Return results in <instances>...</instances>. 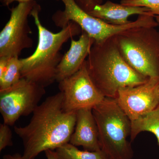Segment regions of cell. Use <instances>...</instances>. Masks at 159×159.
Listing matches in <instances>:
<instances>
[{
	"mask_svg": "<svg viewBox=\"0 0 159 159\" xmlns=\"http://www.w3.org/2000/svg\"><path fill=\"white\" fill-rule=\"evenodd\" d=\"M69 143L89 151L101 150L97 123L91 109L77 111L76 125Z\"/></svg>",
	"mask_w": 159,
	"mask_h": 159,
	"instance_id": "obj_12",
	"label": "cell"
},
{
	"mask_svg": "<svg viewBox=\"0 0 159 159\" xmlns=\"http://www.w3.org/2000/svg\"><path fill=\"white\" fill-rule=\"evenodd\" d=\"M2 159H28L25 157L23 155L19 153H16L14 154H7L4 155Z\"/></svg>",
	"mask_w": 159,
	"mask_h": 159,
	"instance_id": "obj_23",
	"label": "cell"
},
{
	"mask_svg": "<svg viewBox=\"0 0 159 159\" xmlns=\"http://www.w3.org/2000/svg\"><path fill=\"white\" fill-rule=\"evenodd\" d=\"M149 132L156 137L159 146V106L155 109L131 121L130 142H133L139 134Z\"/></svg>",
	"mask_w": 159,
	"mask_h": 159,
	"instance_id": "obj_14",
	"label": "cell"
},
{
	"mask_svg": "<svg viewBox=\"0 0 159 159\" xmlns=\"http://www.w3.org/2000/svg\"><path fill=\"white\" fill-rule=\"evenodd\" d=\"M21 68L19 57L9 58L6 70L2 77H0V90L11 87L21 79Z\"/></svg>",
	"mask_w": 159,
	"mask_h": 159,
	"instance_id": "obj_16",
	"label": "cell"
},
{
	"mask_svg": "<svg viewBox=\"0 0 159 159\" xmlns=\"http://www.w3.org/2000/svg\"><path fill=\"white\" fill-rule=\"evenodd\" d=\"M44 152L47 159H61L54 150H48Z\"/></svg>",
	"mask_w": 159,
	"mask_h": 159,
	"instance_id": "obj_22",
	"label": "cell"
},
{
	"mask_svg": "<svg viewBox=\"0 0 159 159\" xmlns=\"http://www.w3.org/2000/svg\"><path fill=\"white\" fill-rule=\"evenodd\" d=\"M9 58L0 57V77H2L7 68Z\"/></svg>",
	"mask_w": 159,
	"mask_h": 159,
	"instance_id": "obj_20",
	"label": "cell"
},
{
	"mask_svg": "<svg viewBox=\"0 0 159 159\" xmlns=\"http://www.w3.org/2000/svg\"><path fill=\"white\" fill-rule=\"evenodd\" d=\"M56 153L61 159H108L102 150L89 151L80 150L77 146L66 143L56 149Z\"/></svg>",
	"mask_w": 159,
	"mask_h": 159,
	"instance_id": "obj_15",
	"label": "cell"
},
{
	"mask_svg": "<svg viewBox=\"0 0 159 159\" xmlns=\"http://www.w3.org/2000/svg\"><path fill=\"white\" fill-rule=\"evenodd\" d=\"M89 14L111 25H123L131 22L128 19L133 15L154 16L148 8L124 6L107 1L104 4L98 5ZM155 17V16H154Z\"/></svg>",
	"mask_w": 159,
	"mask_h": 159,
	"instance_id": "obj_13",
	"label": "cell"
},
{
	"mask_svg": "<svg viewBox=\"0 0 159 159\" xmlns=\"http://www.w3.org/2000/svg\"><path fill=\"white\" fill-rule=\"evenodd\" d=\"M58 83L63 95V108L68 112L92 109L105 98L91 79L86 61L77 73Z\"/></svg>",
	"mask_w": 159,
	"mask_h": 159,
	"instance_id": "obj_9",
	"label": "cell"
},
{
	"mask_svg": "<svg viewBox=\"0 0 159 159\" xmlns=\"http://www.w3.org/2000/svg\"><path fill=\"white\" fill-rule=\"evenodd\" d=\"M78 6L84 11L89 13L94 7L102 4V0H75Z\"/></svg>",
	"mask_w": 159,
	"mask_h": 159,
	"instance_id": "obj_19",
	"label": "cell"
},
{
	"mask_svg": "<svg viewBox=\"0 0 159 159\" xmlns=\"http://www.w3.org/2000/svg\"><path fill=\"white\" fill-rule=\"evenodd\" d=\"M63 102L61 92L50 96L35 108L28 125L15 126V132L22 141L26 158L34 159L43 152L56 150L70 142L77 112L66 111Z\"/></svg>",
	"mask_w": 159,
	"mask_h": 159,
	"instance_id": "obj_1",
	"label": "cell"
},
{
	"mask_svg": "<svg viewBox=\"0 0 159 159\" xmlns=\"http://www.w3.org/2000/svg\"><path fill=\"white\" fill-rule=\"evenodd\" d=\"M159 79L149 78L145 83L120 89L116 100L132 121L159 106Z\"/></svg>",
	"mask_w": 159,
	"mask_h": 159,
	"instance_id": "obj_10",
	"label": "cell"
},
{
	"mask_svg": "<svg viewBox=\"0 0 159 159\" xmlns=\"http://www.w3.org/2000/svg\"><path fill=\"white\" fill-rule=\"evenodd\" d=\"M45 93V88L25 78L0 90V112L4 123L12 126L21 117L33 113Z\"/></svg>",
	"mask_w": 159,
	"mask_h": 159,
	"instance_id": "obj_7",
	"label": "cell"
},
{
	"mask_svg": "<svg viewBox=\"0 0 159 159\" xmlns=\"http://www.w3.org/2000/svg\"><path fill=\"white\" fill-rule=\"evenodd\" d=\"M34 1V0H0V2L3 6L8 7L10 4L14 2H17L19 3L25 2H29V1ZM55 1H58L60 0H55Z\"/></svg>",
	"mask_w": 159,
	"mask_h": 159,
	"instance_id": "obj_21",
	"label": "cell"
},
{
	"mask_svg": "<svg viewBox=\"0 0 159 159\" xmlns=\"http://www.w3.org/2000/svg\"><path fill=\"white\" fill-rule=\"evenodd\" d=\"M101 150L110 159H132L134 151L128 140L131 121L116 100L105 98L92 109Z\"/></svg>",
	"mask_w": 159,
	"mask_h": 159,
	"instance_id": "obj_4",
	"label": "cell"
},
{
	"mask_svg": "<svg viewBox=\"0 0 159 159\" xmlns=\"http://www.w3.org/2000/svg\"><path fill=\"white\" fill-rule=\"evenodd\" d=\"M120 4L125 6L148 8L159 25V0H121Z\"/></svg>",
	"mask_w": 159,
	"mask_h": 159,
	"instance_id": "obj_17",
	"label": "cell"
},
{
	"mask_svg": "<svg viewBox=\"0 0 159 159\" xmlns=\"http://www.w3.org/2000/svg\"><path fill=\"white\" fill-rule=\"evenodd\" d=\"M86 63L91 79L105 98L115 99L120 89L142 84L149 79L125 61L119 51L116 35L103 42L94 43Z\"/></svg>",
	"mask_w": 159,
	"mask_h": 159,
	"instance_id": "obj_2",
	"label": "cell"
},
{
	"mask_svg": "<svg viewBox=\"0 0 159 159\" xmlns=\"http://www.w3.org/2000/svg\"><path fill=\"white\" fill-rule=\"evenodd\" d=\"M36 4L35 1L19 3L9 9L10 18L0 32V57H19L23 50L33 47L28 19Z\"/></svg>",
	"mask_w": 159,
	"mask_h": 159,
	"instance_id": "obj_8",
	"label": "cell"
},
{
	"mask_svg": "<svg viewBox=\"0 0 159 159\" xmlns=\"http://www.w3.org/2000/svg\"><path fill=\"white\" fill-rule=\"evenodd\" d=\"M64 5L63 10H57L52 16L55 25L61 29L70 22L75 23L94 39L95 42L101 43L122 31L140 27H156L157 23L154 17L148 15H139L136 20L127 25H111L93 17L84 11L75 0H61Z\"/></svg>",
	"mask_w": 159,
	"mask_h": 159,
	"instance_id": "obj_6",
	"label": "cell"
},
{
	"mask_svg": "<svg viewBox=\"0 0 159 159\" xmlns=\"http://www.w3.org/2000/svg\"><path fill=\"white\" fill-rule=\"evenodd\" d=\"M12 145V133L9 125L4 123L0 124V152Z\"/></svg>",
	"mask_w": 159,
	"mask_h": 159,
	"instance_id": "obj_18",
	"label": "cell"
},
{
	"mask_svg": "<svg viewBox=\"0 0 159 159\" xmlns=\"http://www.w3.org/2000/svg\"></svg>",
	"mask_w": 159,
	"mask_h": 159,
	"instance_id": "obj_24",
	"label": "cell"
},
{
	"mask_svg": "<svg viewBox=\"0 0 159 159\" xmlns=\"http://www.w3.org/2000/svg\"><path fill=\"white\" fill-rule=\"evenodd\" d=\"M122 57L132 68L148 78L159 79V31L140 27L116 35Z\"/></svg>",
	"mask_w": 159,
	"mask_h": 159,
	"instance_id": "obj_5",
	"label": "cell"
},
{
	"mask_svg": "<svg viewBox=\"0 0 159 159\" xmlns=\"http://www.w3.org/2000/svg\"><path fill=\"white\" fill-rule=\"evenodd\" d=\"M41 7L37 4L31 16L38 32V43L33 54L20 58L21 77L46 88L56 81L57 69L63 57L61 51L70 39L81 33V28L70 22L57 33H53L43 25L39 19Z\"/></svg>",
	"mask_w": 159,
	"mask_h": 159,
	"instance_id": "obj_3",
	"label": "cell"
},
{
	"mask_svg": "<svg viewBox=\"0 0 159 159\" xmlns=\"http://www.w3.org/2000/svg\"><path fill=\"white\" fill-rule=\"evenodd\" d=\"M95 40L85 31H81L79 39H71L68 51L63 54L57 69L56 81L70 77L81 68L89 56Z\"/></svg>",
	"mask_w": 159,
	"mask_h": 159,
	"instance_id": "obj_11",
	"label": "cell"
}]
</instances>
